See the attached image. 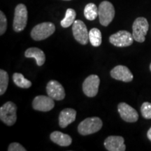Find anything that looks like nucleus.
I'll return each instance as SVG.
<instances>
[{
	"instance_id": "nucleus-14",
	"label": "nucleus",
	"mask_w": 151,
	"mask_h": 151,
	"mask_svg": "<svg viewBox=\"0 0 151 151\" xmlns=\"http://www.w3.org/2000/svg\"><path fill=\"white\" fill-rule=\"evenodd\" d=\"M104 145L106 149L109 151H124L126 150L124 139L120 136H110L107 137Z\"/></svg>"
},
{
	"instance_id": "nucleus-25",
	"label": "nucleus",
	"mask_w": 151,
	"mask_h": 151,
	"mask_svg": "<svg viewBox=\"0 0 151 151\" xmlns=\"http://www.w3.org/2000/svg\"><path fill=\"white\" fill-rule=\"evenodd\" d=\"M9 151H26V149L24 148L20 143L14 142L11 143L9 146L8 148Z\"/></svg>"
},
{
	"instance_id": "nucleus-6",
	"label": "nucleus",
	"mask_w": 151,
	"mask_h": 151,
	"mask_svg": "<svg viewBox=\"0 0 151 151\" xmlns=\"http://www.w3.org/2000/svg\"><path fill=\"white\" fill-rule=\"evenodd\" d=\"M115 14L114 6L110 1H104L101 2L98 8L100 24L105 27L108 26L114 18Z\"/></svg>"
},
{
	"instance_id": "nucleus-11",
	"label": "nucleus",
	"mask_w": 151,
	"mask_h": 151,
	"mask_svg": "<svg viewBox=\"0 0 151 151\" xmlns=\"http://www.w3.org/2000/svg\"><path fill=\"white\" fill-rule=\"evenodd\" d=\"M53 99L49 96H37L32 101V107L36 111L47 112L54 108L55 102Z\"/></svg>"
},
{
	"instance_id": "nucleus-10",
	"label": "nucleus",
	"mask_w": 151,
	"mask_h": 151,
	"mask_svg": "<svg viewBox=\"0 0 151 151\" xmlns=\"http://www.w3.org/2000/svg\"><path fill=\"white\" fill-rule=\"evenodd\" d=\"M118 111L121 118L127 122H135L139 119V114L136 109L124 102L119 104Z\"/></svg>"
},
{
	"instance_id": "nucleus-12",
	"label": "nucleus",
	"mask_w": 151,
	"mask_h": 151,
	"mask_svg": "<svg viewBox=\"0 0 151 151\" xmlns=\"http://www.w3.org/2000/svg\"><path fill=\"white\" fill-rule=\"evenodd\" d=\"M46 92L49 97L57 101H60L65 97V92L63 86L57 81H49L46 86Z\"/></svg>"
},
{
	"instance_id": "nucleus-18",
	"label": "nucleus",
	"mask_w": 151,
	"mask_h": 151,
	"mask_svg": "<svg viewBox=\"0 0 151 151\" xmlns=\"http://www.w3.org/2000/svg\"><path fill=\"white\" fill-rule=\"evenodd\" d=\"M89 41L92 46L99 47L102 42L101 31L97 28H92L89 32Z\"/></svg>"
},
{
	"instance_id": "nucleus-17",
	"label": "nucleus",
	"mask_w": 151,
	"mask_h": 151,
	"mask_svg": "<svg viewBox=\"0 0 151 151\" xmlns=\"http://www.w3.org/2000/svg\"><path fill=\"white\" fill-rule=\"evenodd\" d=\"M24 56L27 58H35L37 65L39 67L42 66L46 61V55L41 49L32 47L28 48L24 52Z\"/></svg>"
},
{
	"instance_id": "nucleus-19",
	"label": "nucleus",
	"mask_w": 151,
	"mask_h": 151,
	"mask_svg": "<svg viewBox=\"0 0 151 151\" xmlns=\"http://www.w3.org/2000/svg\"><path fill=\"white\" fill-rule=\"evenodd\" d=\"M76 16V13L73 9H67V10L66 11L65 17L60 22L62 27L67 28L72 25L75 22Z\"/></svg>"
},
{
	"instance_id": "nucleus-5",
	"label": "nucleus",
	"mask_w": 151,
	"mask_h": 151,
	"mask_svg": "<svg viewBox=\"0 0 151 151\" xmlns=\"http://www.w3.org/2000/svg\"><path fill=\"white\" fill-rule=\"evenodd\" d=\"M17 106L12 101H7L0 108V119L8 126H12L17 120Z\"/></svg>"
},
{
	"instance_id": "nucleus-9",
	"label": "nucleus",
	"mask_w": 151,
	"mask_h": 151,
	"mask_svg": "<svg viewBox=\"0 0 151 151\" xmlns=\"http://www.w3.org/2000/svg\"><path fill=\"white\" fill-rule=\"evenodd\" d=\"M99 83L100 79L97 75H90L83 83V91L84 94L88 97H95L99 91Z\"/></svg>"
},
{
	"instance_id": "nucleus-4",
	"label": "nucleus",
	"mask_w": 151,
	"mask_h": 151,
	"mask_svg": "<svg viewBox=\"0 0 151 151\" xmlns=\"http://www.w3.org/2000/svg\"><path fill=\"white\" fill-rule=\"evenodd\" d=\"M149 24L146 18L139 17L132 24V35L134 39L139 43L144 42L148 31Z\"/></svg>"
},
{
	"instance_id": "nucleus-13",
	"label": "nucleus",
	"mask_w": 151,
	"mask_h": 151,
	"mask_svg": "<svg viewBox=\"0 0 151 151\" xmlns=\"http://www.w3.org/2000/svg\"><path fill=\"white\" fill-rule=\"evenodd\" d=\"M110 74L113 78L125 83L131 82L134 78V76L129 68L123 65L115 67L111 71Z\"/></svg>"
},
{
	"instance_id": "nucleus-15",
	"label": "nucleus",
	"mask_w": 151,
	"mask_h": 151,
	"mask_svg": "<svg viewBox=\"0 0 151 151\" xmlns=\"http://www.w3.org/2000/svg\"><path fill=\"white\" fill-rule=\"evenodd\" d=\"M76 111L73 109H65L60 113L59 125L61 128H66L69 124L75 121Z\"/></svg>"
},
{
	"instance_id": "nucleus-7",
	"label": "nucleus",
	"mask_w": 151,
	"mask_h": 151,
	"mask_svg": "<svg viewBox=\"0 0 151 151\" xmlns=\"http://www.w3.org/2000/svg\"><path fill=\"white\" fill-rule=\"evenodd\" d=\"M133 35L126 30H120L109 37V42L116 47H127L133 44Z\"/></svg>"
},
{
	"instance_id": "nucleus-1",
	"label": "nucleus",
	"mask_w": 151,
	"mask_h": 151,
	"mask_svg": "<svg viewBox=\"0 0 151 151\" xmlns=\"http://www.w3.org/2000/svg\"><path fill=\"white\" fill-rule=\"evenodd\" d=\"M102 120L98 117L88 118L79 123L78 132L83 136L90 135L99 131L102 127Z\"/></svg>"
},
{
	"instance_id": "nucleus-23",
	"label": "nucleus",
	"mask_w": 151,
	"mask_h": 151,
	"mask_svg": "<svg viewBox=\"0 0 151 151\" xmlns=\"http://www.w3.org/2000/svg\"><path fill=\"white\" fill-rule=\"evenodd\" d=\"M141 113L145 119H151V103L143 102L141 106Z\"/></svg>"
},
{
	"instance_id": "nucleus-22",
	"label": "nucleus",
	"mask_w": 151,
	"mask_h": 151,
	"mask_svg": "<svg viewBox=\"0 0 151 151\" xmlns=\"http://www.w3.org/2000/svg\"><path fill=\"white\" fill-rule=\"evenodd\" d=\"M9 85V74L6 71L0 70V94L3 95L7 90Z\"/></svg>"
},
{
	"instance_id": "nucleus-20",
	"label": "nucleus",
	"mask_w": 151,
	"mask_h": 151,
	"mask_svg": "<svg viewBox=\"0 0 151 151\" xmlns=\"http://www.w3.org/2000/svg\"><path fill=\"white\" fill-rule=\"evenodd\" d=\"M13 81L14 83L19 88H29L32 86V82L24 77V76L20 73H14L13 75Z\"/></svg>"
},
{
	"instance_id": "nucleus-16",
	"label": "nucleus",
	"mask_w": 151,
	"mask_h": 151,
	"mask_svg": "<svg viewBox=\"0 0 151 151\" xmlns=\"http://www.w3.org/2000/svg\"><path fill=\"white\" fill-rule=\"evenodd\" d=\"M50 139L52 142L59 145L60 146L67 147L70 146L72 143V139L69 135L62 132L55 131L50 134Z\"/></svg>"
},
{
	"instance_id": "nucleus-21",
	"label": "nucleus",
	"mask_w": 151,
	"mask_h": 151,
	"mask_svg": "<svg viewBox=\"0 0 151 151\" xmlns=\"http://www.w3.org/2000/svg\"><path fill=\"white\" fill-rule=\"evenodd\" d=\"M84 16L88 20H94L99 16L97 6L93 3H89L84 9Z\"/></svg>"
},
{
	"instance_id": "nucleus-8",
	"label": "nucleus",
	"mask_w": 151,
	"mask_h": 151,
	"mask_svg": "<svg viewBox=\"0 0 151 151\" xmlns=\"http://www.w3.org/2000/svg\"><path fill=\"white\" fill-rule=\"evenodd\" d=\"M72 32L74 39L82 45H86L89 41V32L86 24L82 20H76L72 24Z\"/></svg>"
},
{
	"instance_id": "nucleus-3",
	"label": "nucleus",
	"mask_w": 151,
	"mask_h": 151,
	"mask_svg": "<svg viewBox=\"0 0 151 151\" xmlns=\"http://www.w3.org/2000/svg\"><path fill=\"white\" fill-rule=\"evenodd\" d=\"M55 31V26L50 22L38 24L32 29L31 37L35 41H42L50 37Z\"/></svg>"
},
{
	"instance_id": "nucleus-24",
	"label": "nucleus",
	"mask_w": 151,
	"mask_h": 151,
	"mask_svg": "<svg viewBox=\"0 0 151 151\" xmlns=\"http://www.w3.org/2000/svg\"><path fill=\"white\" fill-rule=\"evenodd\" d=\"M7 29V19L3 11H0V35H3Z\"/></svg>"
},
{
	"instance_id": "nucleus-28",
	"label": "nucleus",
	"mask_w": 151,
	"mask_h": 151,
	"mask_svg": "<svg viewBox=\"0 0 151 151\" xmlns=\"http://www.w3.org/2000/svg\"><path fill=\"white\" fill-rule=\"evenodd\" d=\"M64 1H71V0H64Z\"/></svg>"
},
{
	"instance_id": "nucleus-2",
	"label": "nucleus",
	"mask_w": 151,
	"mask_h": 151,
	"mask_svg": "<svg viewBox=\"0 0 151 151\" xmlns=\"http://www.w3.org/2000/svg\"><path fill=\"white\" fill-rule=\"evenodd\" d=\"M28 13L26 6L23 4H19L15 9L13 28L16 32L23 31L27 23Z\"/></svg>"
},
{
	"instance_id": "nucleus-27",
	"label": "nucleus",
	"mask_w": 151,
	"mask_h": 151,
	"mask_svg": "<svg viewBox=\"0 0 151 151\" xmlns=\"http://www.w3.org/2000/svg\"><path fill=\"white\" fill-rule=\"evenodd\" d=\"M150 70L151 71V63H150Z\"/></svg>"
},
{
	"instance_id": "nucleus-26",
	"label": "nucleus",
	"mask_w": 151,
	"mask_h": 151,
	"mask_svg": "<svg viewBox=\"0 0 151 151\" xmlns=\"http://www.w3.org/2000/svg\"><path fill=\"white\" fill-rule=\"evenodd\" d=\"M147 137H148L149 140L151 141V127L148 129V132H147Z\"/></svg>"
}]
</instances>
